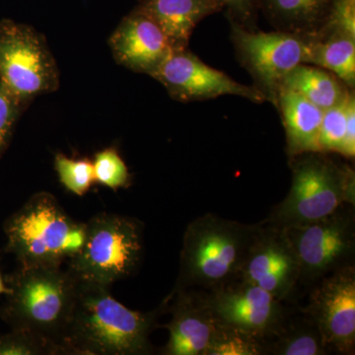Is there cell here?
I'll use <instances>...</instances> for the list:
<instances>
[{"instance_id": "1", "label": "cell", "mask_w": 355, "mask_h": 355, "mask_svg": "<svg viewBox=\"0 0 355 355\" xmlns=\"http://www.w3.org/2000/svg\"><path fill=\"white\" fill-rule=\"evenodd\" d=\"M109 288L78 282L76 302L60 343V354H151L149 335L155 328L158 311L128 309Z\"/></svg>"}, {"instance_id": "2", "label": "cell", "mask_w": 355, "mask_h": 355, "mask_svg": "<svg viewBox=\"0 0 355 355\" xmlns=\"http://www.w3.org/2000/svg\"><path fill=\"white\" fill-rule=\"evenodd\" d=\"M259 224H245L207 214L184 231L175 291L200 287L212 291L239 279Z\"/></svg>"}, {"instance_id": "3", "label": "cell", "mask_w": 355, "mask_h": 355, "mask_svg": "<svg viewBox=\"0 0 355 355\" xmlns=\"http://www.w3.org/2000/svg\"><path fill=\"white\" fill-rule=\"evenodd\" d=\"M291 191L261 222L279 229L305 225L330 216L345 203L355 205V176L349 165L326 153H308L289 158Z\"/></svg>"}, {"instance_id": "4", "label": "cell", "mask_w": 355, "mask_h": 355, "mask_svg": "<svg viewBox=\"0 0 355 355\" xmlns=\"http://www.w3.org/2000/svg\"><path fill=\"white\" fill-rule=\"evenodd\" d=\"M77 291L78 280L60 266L22 265L9 289L8 313L15 330L51 343L60 354Z\"/></svg>"}, {"instance_id": "5", "label": "cell", "mask_w": 355, "mask_h": 355, "mask_svg": "<svg viewBox=\"0 0 355 355\" xmlns=\"http://www.w3.org/2000/svg\"><path fill=\"white\" fill-rule=\"evenodd\" d=\"M11 251L22 265L60 266L83 246L85 223H78L49 193H38L7 224Z\"/></svg>"}, {"instance_id": "6", "label": "cell", "mask_w": 355, "mask_h": 355, "mask_svg": "<svg viewBox=\"0 0 355 355\" xmlns=\"http://www.w3.org/2000/svg\"><path fill=\"white\" fill-rule=\"evenodd\" d=\"M142 224L130 217L102 214L85 223L83 246L67 270L78 282L111 286L130 277L144 252Z\"/></svg>"}, {"instance_id": "7", "label": "cell", "mask_w": 355, "mask_h": 355, "mask_svg": "<svg viewBox=\"0 0 355 355\" xmlns=\"http://www.w3.org/2000/svg\"><path fill=\"white\" fill-rule=\"evenodd\" d=\"M0 81L25 108L60 87L57 62L43 35L31 26L0 22Z\"/></svg>"}, {"instance_id": "8", "label": "cell", "mask_w": 355, "mask_h": 355, "mask_svg": "<svg viewBox=\"0 0 355 355\" xmlns=\"http://www.w3.org/2000/svg\"><path fill=\"white\" fill-rule=\"evenodd\" d=\"M297 256L299 282L315 286L331 272L354 265V205L345 203L330 216L282 229Z\"/></svg>"}, {"instance_id": "9", "label": "cell", "mask_w": 355, "mask_h": 355, "mask_svg": "<svg viewBox=\"0 0 355 355\" xmlns=\"http://www.w3.org/2000/svg\"><path fill=\"white\" fill-rule=\"evenodd\" d=\"M231 39L238 58L253 76L266 101L277 107L282 81L292 69L304 64L307 37L279 31H253L230 19Z\"/></svg>"}, {"instance_id": "10", "label": "cell", "mask_w": 355, "mask_h": 355, "mask_svg": "<svg viewBox=\"0 0 355 355\" xmlns=\"http://www.w3.org/2000/svg\"><path fill=\"white\" fill-rule=\"evenodd\" d=\"M303 312L314 322L329 354L350 355L355 349V268L347 266L315 284Z\"/></svg>"}, {"instance_id": "11", "label": "cell", "mask_w": 355, "mask_h": 355, "mask_svg": "<svg viewBox=\"0 0 355 355\" xmlns=\"http://www.w3.org/2000/svg\"><path fill=\"white\" fill-rule=\"evenodd\" d=\"M151 77L179 102L203 101L225 95L238 96L258 104L266 101L260 89L237 83L205 64L188 49L173 51Z\"/></svg>"}, {"instance_id": "12", "label": "cell", "mask_w": 355, "mask_h": 355, "mask_svg": "<svg viewBox=\"0 0 355 355\" xmlns=\"http://www.w3.org/2000/svg\"><path fill=\"white\" fill-rule=\"evenodd\" d=\"M207 292L219 323L244 331L261 343L279 330L288 315L282 300L242 279Z\"/></svg>"}, {"instance_id": "13", "label": "cell", "mask_w": 355, "mask_h": 355, "mask_svg": "<svg viewBox=\"0 0 355 355\" xmlns=\"http://www.w3.org/2000/svg\"><path fill=\"white\" fill-rule=\"evenodd\" d=\"M300 277L297 256L282 229L259 223L239 279L270 292L284 302Z\"/></svg>"}, {"instance_id": "14", "label": "cell", "mask_w": 355, "mask_h": 355, "mask_svg": "<svg viewBox=\"0 0 355 355\" xmlns=\"http://www.w3.org/2000/svg\"><path fill=\"white\" fill-rule=\"evenodd\" d=\"M109 44L119 64L149 76L174 51L157 23L137 8L121 21Z\"/></svg>"}, {"instance_id": "15", "label": "cell", "mask_w": 355, "mask_h": 355, "mask_svg": "<svg viewBox=\"0 0 355 355\" xmlns=\"http://www.w3.org/2000/svg\"><path fill=\"white\" fill-rule=\"evenodd\" d=\"M172 319L166 328L169 340L165 355H207L217 328V320L207 291L191 288L173 291Z\"/></svg>"}, {"instance_id": "16", "label": "cell", "mask_w": 355, "mask_h": 355, "mask_svg": "<svg viewBox=\"0 0 355 355\" xmlns=\"http://www.w3.org/2000/svg\"><path fill=\"white\" fill-rule=\"evenodd\" d=\"M137 8L157 23L174 51L188 49L198 23L221 10L212 0H140Z\"/></svg>"}, {"instance_id": "17", "label": "cell", "mask_w": 355, "mask_h": 355, "mask_svg": "<svg viewBox=\"0 0 355 355\" xmlns=\"http://www.w3.org/2000/svg\"><path fill=\"white\" fill-rule=\"evenodd\" d=\"M277 107L279 109L286 135L289 158L308 153H322L320 146L323 110L291 89L280 88Z\"/></svg>"}, {"instance_id": "18", "label": "cell", "mask_w": 355, "mask_h": 355, "mask_svg": "<svg viewBox=\"0 0 355 355\" xmlns=\"http://www.w3.org/2000/svg\"><path fill=\"white\" fill-rule=\"evenodd\" d=\"M279 31L313 38L324 29L331 0H261Z\"/></svg>"}, {"instance_id": "19", "label": "cell", "mask_w": 355, "mask_h": 355, "mask_svg": "<svg viewBox=\"0 0 355 355\" xmlns=\"http://www.w3.org/2000/svg\"><path fill=\"white\" fill-rule=\"evenodd\" d=\"M280 88L295 91L323 111L342 103L354 90L328 70L308 64L292 69Z\"/></svg>"}, {"instance_id": "20", "label": "cell", "mask_w": 355, "mask_h": 355, "mask_svg": "<svg viewBox=\"0 0 355 355\" xmlns=\"http://www.w3.org/2000/svg\"><path fill=\"white\" fill-rule=\"evenodd\" d=\"M304 64L316 65L338 76L347 87L355 85V39L331 33L306 40Z\"/></svg>"}, {"instance_id": "21", "label": "cell", "mask_w": 355, "mask_h": 355, "mask_svg": "<svg viewBox=\"0 0 355 355\" xmlns=\"http://www.w3.org/2000/svg\"><path fill=\"white\" fill-rule=\"evenodd\" d=\"M301 313V316L287 315L279 330L261 342L263 354H329L319 329L303 311Z\"/></svg>"}, {"instance_id": "22", "label": "cell", "mask_w": 355, "mask_h": 355, "mask_svg": "<svg viewBox=\"0 0 355 355\" xmlns=\"http://www.w3.org/2000/svg\"><path fill=\"white\" fill-rule=\"evenodd\" d=\"M261 343L254 336L217 321V328L207 355H260Z\"/></svg>"}, {"instance_id": "23", "label": "cell", "mask_w": 355, "mask_h": 355, "mask_svg": "<svg viewBox=\"0 0 355 355\" xmlns=\"http://www.w3.org/2000/svg\"><path fill=\"white\" fill-rule=\"evenodd\" d=\"M350 93L342 103L324 111L320 130V146L322 153H338L343 155Z\"/></svg>"}, {"instance_id": "24", "label": "cell", "mask_w": 355, "mask_h": 355, "mask_svg": "<svg viewBox=\"0 0 355 355\" xmlns=\"http://www.w3.org/2000/svg\"><path fill=\"white\" fill-rule=\"evenodd\" d=\"M55 167L65 188L77 196H83L95 181L93 163L86 159H71L58 154Z\"/></svg>"}, {"instance_id": "25", "label": "cell", "mask_w": 355, "mask_h": 355, "mask_svg": "<svg viewBox=\"0 0 355 355\" xmlns=\"http://www.w3.org/2000/svg\"><path fill=\"white\" fill-rule=\"evenodd\" d=\"M95 181L111 189H120L130 182L125 161L114 148H107L95 155L93 161Z\"/></svg>"}, {"instance_id": "26", "label": "cell", "mask_w": 355, "mask_h": 355, "mask_svg": "<svg viewBox=\"0 0 355 355\" xmlns=\"http://www.w3.org/2000/svg\"><path fill=\"white\" fill-rule=\"evenodd\" d=\"M58 354L55 345L38 336L15 330L11 336L0 338V355Z\"/></svg>"}, {"instance_id": "27", "label": "cell", "mask_w": 355, "mask_h": 355, "mask_svg": "<svg viewBox=\"0 0 355 355\" xmlns=\"http://www.w3.org/2000/svg\"><path fill=\"white\" fill-rule=\"evenodd\" d=\"M331 33L355 39V0H331L328 20L317 37Z\"/></svg>"}, {"instance_id": "28", "label": "cell", "mask_w": 355, "mask_h": 355, "mask_svg": "<svg viewBox=\"0 0 355 355\" xmlns=\"http://www.w3.org/2000/svg\"><path fill=\"white\" fill-rule=\"evenodd\" d=\"M25 107L0 81V154L6 146L7 139Z\"/></svg>"}, {"instance_id": "29", "label": "cell", "mask_w": 355, "mask_h": 355, "mask_svg": "<svg viewBox=\"0 0 355 355\" xmlns=\"http://www.w3.org/2000/svg\"><path fill=\"white\" fill-rule=\"evenodd\" d=\"M212 1L221 9H227L229 19L234 20L247 27V25L253 19L258 0H212Z\"/></svg>"}, {"instance_id": "30", "label": "cell", "mask_w": 355, "mask_h": 355, "mask_svg": "<svg viewBox=\"0 0 355 355\" xmlns=\"http://www.w3.org/2000/svg\"><path fill=\"white\" fill-rule=\"evenodd\" d=\"M343 156L347 159H354L355 156V97L354 91L350 93L349 104H347V132H345Z\"/></svg>"}, {"instance_id": "31", "label": "cell", "mask_w": 355, "mask_h": 355, "mask_svg": "<svg viewBox=\"0 0 355 355\" xmlns=\"http://www.w3.org/2000/svg\"><path fill=\"white\" fill-rule=\"evenodd\" d=\"M4 291L3 282H2L1 277H0V293Z\"/></svg>"}]
</instances>
